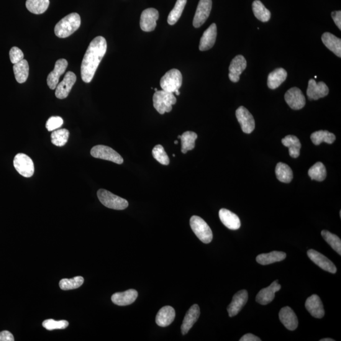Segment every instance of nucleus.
Here are the masks:
<instances>
[{"instance_id": "1", "label": "nucleus", "mask_w": 341, "mask_h": 341, "mask_svg": "<svg viewBox=\"0 0 341 341\" xmlns=\"http://www.w3.org/2000/svg\"><path fill=\"white\" fill-rule=\"evenodd\" d=\"M107 51V42L102 36L95 37L90 43L81 65L82 79L90 83Z\"/></svg>"}, {"instance_id": "2", "label": "nucleus", "mask_w": 341, "mask_h": 341, "mask_svg": "<svg viewBox=\"0 0 341 341\" xmlns=\"http://www.w3.org/2000/svg\"><path fill=\"white\" fill-rule=\"evenodd\" d=\"M81 24L80 15L77 13H71L67 16L63 18L55 25V33L56 36L60 38H66L79 29Z\"/></svg>"}, {"instance_id": "3", "label": "nucleus", "mask_w": 341, "mask_h": 341, "mask_svg": "<svg viewBox=\"0 0 341 341\" xmlns=\"http://www.w3.org/2000/svg\"><path fill=\"white\" fill-rule=\"evenodd\" d=\"M176 102V97L173 93L161 90L155 92L153 96V104L159 113L164 115L170 112L173 109V105Z\"/></svg>"}, {"instance_id": "4", "label": "nucleus", "mask_w": 341, "mask_h": 341, "mask_svg": "<svg viewBox=\"0 0 341 341\" xmlns=\"http://www.w3.org/2000/svg\"><path fill=\"white\" fill-rule=\"evenodd\" d=\"M190 224L195 235L202 243L208 244L212 242L213 234L211 228L202 218L194 215L190 220Z\"/></svg>"}, {"instance_id": "5", "label": "nucleus", "mask_w": 341, "mask_h": 341, "mask_svg": "<svg viewBox=\"0 0 341 341\" xmlns=\"http://www.w3.org/2000/svg\"><path fill=\"white\" fill-rule=\"evenodd\" d=\"M97 197L101 204L109 209L115 210H124L128 206L127 200L116 196L111 192L104 189H100L97 191Z\"/></svg>"}, {"instance_id": "6", "label": "nucleus", "mask_w": 341, "mask_h": 341, "mask_svg": "<svg viewBox=\"0 0 341 341\" xmlns=\"http://www.w3.org/2000/svg\"><path fill=\"white\" fill-rule=\"evenodd\" d=\"M183 83V77L180 71L172 69L161 79L160 85L163 91L174 93L179 91Z\"/></svg>"}, {"instance_id": "7", "label": "nucleus", "mask_w": 341, "mask_h": 341, "mask_svg": "<svg viewBox=\"0 0 341 341\" xmlns=\"http://www.w3.org/2000/svg\"><path fill=\"white\" fill-rule=\"evenodd\" d=\"M91 155L95 158L111 161L118 165H122L124 163V159L117 151L106 145L94 146L93 148H92Z\"/></svg>"}, {"instance_id": "8", "label": "nucleus", "mask_w": 341, "mask_h": 341, "mask_svg": "<svg viewBox=\"0 0 341 341\" xmlns=\"http://www.w3.org/2000/svg\"><path fill=\"white\" fill-rule=\"evenodd\" d=\"M14 166L20 174L30 178L34 173V165L31 158L24 154H18L14 158Z\"/></svg>"}, {"instance_id": "9", "label": "nucleus", "mask_w": 341, "mask_h": 341, "mask_svg": "<svg viewBox=\"0 0 341 341\" xmlns=\"http://www.w3.org/2000/svg\"><path fill=\"white\" fill-rule=\"evenodd\" d=\"M159 19V12L157 10L150 8L143 10L141 14L140 26L141 29L145 32L153 31L157 25Z\"/></svg>"}, {"instance_id": "10", "label": "nucleus", "mask_w": 341, "mask_h": 341, "mask_svg": "<svg viewBox=\"0 0 341 341\" xmlns=\"http://www.w3.org/2000/svg\"><path fill=\"white\" fill-rule=\"evenodd\" d=\"M236 117L240 123L243 132L245 133H252L255 128V123L252 115L245 107L240 106L236 111Z\"/></svg>"}, {"instance_id": "11", "label": "nucleus", "mask_w": 341, "mask_h": 341, "mask_svg": "<svg viewBox=\"0 0 341 341\" xmlns=\"http://www.w3.org/2000/svg\"><path fill=\"white\" fill-rule=\"evenodd\" d=\"M212 0H200L194 18V27L199 28L206 22L211 14Z\"/></svg>"}, {"instance_id": "12", "label": "nucleus", "mask_w": 341, "mask_h": 341, "mask_svg": "<svg viewBox=\"0 0 341 341\" xmlns=\"http://www.w3.org/2000/svg\"><path fill=\"white\" fill-rule=\"evenodd\" d=\"M284 99L289 106L294 110L302 109L306 104V99L298 87H292L288 90L284 96Z\"/></svg>"}, {"instance_id": "13", "label": "nucleus", "mask_w": 341, "mask_h": 341, "mask_svg": "<svg viewBox=\"0 0 341 341\" xmlns=\"http://www.w3.org/2000/svg\"><path fill=\"white\" fill-rule=\"evenodd\" d=\"M77 77L72 71H68L64 77L63 80L56 86L55 95L57 98L63 99L68 97L74 84L76 83Z\"/></svg>"}, {"instance_id": "14", "label": "nucleus", "mask_w": 341, "mask_h": 341, "mask_svg": "<svg viewBox=\"0 0 341 341\" xmlns=\"http://www.w3.org/2000/svg\"><path fill=\"white\" fill-rule=\"evenodd\" d=\"M307 255L313 262L316 264L317 266H319L323 270L329 272V273L332 274L336 273V267L326 256L321 254V253L317 252V251L313 249L308 251Z\"/></svg>"}, {"instance_id": "15", "label": "nucleus", "mask_w": 341, "mask_h": 341, "mask_svg": "<svg viewBox=\"0 0 341 341\" xmlns=\"http://www.w3.org/2000/svg\"><path fill=\"white\" fill-rule=\"evenodd\" d=\"M329 89L326 84L323 82L317 83L314 79H310L309 82L307 94L310 100H318L327 96Z\"/></svg>"}, {"instance_id": "16", "label": "nucleus", "mask_w": 341, "mask_h": 341, "mask_svg": "<svg viewBox=\"0 0 341 341\" xmlns=\"http://www.w3.org/2000/svg\"><path fill=\"white\" fill-rule=\"evenodd\" d=\"M247 60L244 56L238 55L233 59L229 67V78L233 83H238L240 76L247 68Z\"/></svg>"}, {"instance_id": "17", "label": "nucleus", "mask_w": 341, "mask_h": 341, "mask_svg": "<svg viewBox=\"0 0 341 341\" xmlns=\"http://www.w3.org/2000/svg\"><path fill=\"white\" fill-rule=\"evenodd\" d=\"M68 61L65 59H60L56 61L54 70L49 74L47 84L51 90L56 89L60 77L63 75L68 66Z\"/></svg>"}, {"instance_id": "18", "label": "nucleus", "mask_w": 341, "mask_h": 341, "mask_svg": "<svg viewBox=\"0 0 341 341\" xmlns=\"http://www.w3.org/2000/svg\"><path fill=\"white\" fill-rule=\"evenodd\" d=\"M248 299V292L245 289L236 293L233 296L232 302L228 307L227 310L229 316L233 317L239 314L243 307L247 304Z\"/></svg>"}, {"instance_id": "19", "label": "nucleus", "mask_w": 341, "mask_h": 341, "mask_svg": "<svg viewBox=\"0 0 341 341\" xmlns=\"http://www.w3.org/2000/svg\"><path fill=\"white\" fill-rule=\"evenodd\" d=\"M281 286L278 283V280L273 282L268 288L261 289L256 296V301L258 304L266 305L270 304L275 298L276 292L280 290Z\"/></svg>"}, {"instance_id": "20", "label": "nucleus", "mask_w": 341, "mask_h": 341, "mask_svg": "<svg viewBox=\"0 0 341 341\" xmlns=\"http://www.w3.org/2000/svg\"><path fill=\"white\" fill-rule=\"evenodd\" d=\"M305 308L312 316L316 319H322L325 315L324 305L320 297L317 294H313L307 299Z\"/></svg>"}, {"instance_id": "21", "label": "nucleus", "mask_w": 341, "mask_h": 341, "mask_svg": "<svg viewBox=\"0 0 341 341\" xmlns=\"http://www.w3.org/2000/svg\"><path fill=\"white\" fill-rule=\"evenodd\" d=\"M279 319L287 329L294 330L298 326V318L290 307L283 308L279 312Z\"/></svg>"}, {"instance_id": "22", "label": "nucleus", "mask_w": 341, "mask_h": 341, "mask_svg": "<svg viewBox=\"0 0 341 341\" xmlns=\"http://www.w3.org/2000/svg\"><path fill=\"white\" fill-rule=\"evenodd\" d=\"M201 315V310L198 305L195 304L191 307L184 316L183 324L181 326V332L183 335H186L189 332L194 325L198 320Z\"/></svg>"}, {"instance_id": "23", "label": "nucleus", "mask_w": 341, "mask_h": 341, "mask_svg": "<svg viewBox=\"0 0 341 341\" xmlns=\"http://www.w3.org/2000/svg\"><path fill=\"white\" fill-rule=\"evenodd\" d=\"M217 37V25L212 24L203 35L200 42L199 50L202 51H207L213 47Z\"/></svg>"}, {"instance_id": "24", "label": "nucleus", "mask_w": 341, "mask_h": 341, "mask_svg": "<svg viewBox=\"0 0 341 341\" xmlns=\"http://www.w3.org/2000/svg\"><path fill=\"white\" fill-rule=\"evenodd\" d=\"M138 292L135 289H128L122 293H116L112 294L111 300L112 302L119 306H127L132 304L137 299Z\"/></svg>"}, {"instance_id": "25", "label": "nucleus", "mask_w": 341, "mask_h": 341, "mask_svg": "<svg viewBox=\"0 0 341 341\" xmlns=\"http://www.w3.org/2000/svg\"><path fill=\"white\" fill-rule=\"evenodd\" d=\"M220 220L228 229L237 230L241 226V221L237 214L229 210L221 209L219 212Z\"/></svg>"}, {"instance_id": "26", "label": "nucleus", "mask_w": 341, "mask_h": 341, "mask_svg": "<svg viewBox=\"0 0 341 341\" xmlns=\"http://www.w3.org/2000/svg\"><path fill=\"white\" fill-rule=\"evenodd\" d=\"M175 311L173 307L166 306L158 312L156 317V322L159 326L166 327L172 324L175 319Z\"/></svg>"}, {"instance_id": "27", "label": "nucleus", "mask_w": 341, "mask_h": 341, "mask_svg": "<svg viewBox=\"0 0 341 341\" xmlns=\"http://www.w3.org/2000/svg\"><path fill=\"white\" fill-rule=\"evenodd\" d=\"M324 45L338 57H341V40L330 32H325L322 36Z\"/></svg>"}, {"instance_id": "28", "label": "nucleus", "mask_w": 341, "mask_h": 341, "mask_svg": "<svg viewBox=\"0 0 341 341\" xmlns=\"http://www.w3.org/2000/svg\"><path fill=\"white\" fill-rule=\"evenodd\" d=\"M288 73L283 68L276 69L269 74L268 78V86L269 89L278 88L286 80Z\"/></svg>"}, {"instance_id": "29", "label": "nucleus", "mask_w": 341, "mask_h": 341, "mask_svg": "<svg viewBox=\"0 0 341 341\" xmlns=\"http://www.w3.org/2000/svg\"><path fill=\"white\" fill-rule=\"evenodd\" d=\"M282 143L289 148V153L291 158H298L300 155L301 144L298 137L294 135H287L282 139Z\"/></svg>"}, {"instance_id": "30", "label": "nucleus", "mask_w": 341, "mask_h": 341, "mask_svg": "<svg viewBox=\"0 0 341 341\" xmlns=\"http://www.w3.org/2000/svg\"><path fill=\"white\" fill-rule=\"evenodd\" d=\"M286 257V254L283 252L274 251L268 253H263L256 256V260L261 265L266 266L269 264L283 261Z\"/></svg>"}, {"instance_id": "31", "label": "nucleus", "mask_w": 341, "mask_h": 341, "mask_svg": "<svg viewBox=\"0 0 341 341\" xmlns=\"http://www.w3.org/2000/svg\"><path fill=\"white\" fill-rule=\"evenodd\" d=\"M13 68L17 83L19 84L25 83L29 77V66L27 61L24 59L20 62L14 64Z\"/></svg>"}, {"instance_id": "32", "label": "nucleus", "mask_w": 341, "mask_h": 341, "mask_svg": "<svg viewBox=\"0 0 341 341\" xmlns=\"http://www.w3.org/2000/svg\"><path fill=\"white\" fill-rule=\"evenodd\" d=\"M276 174L279 181L289 183L293 178V171L286 164L279 163L276 167Z\"/></svg>"}, {"instance_id": "33", "label": "nucleus", "mask_w": 341, "mask_h": 341, "mask_svg": "<svg viewBox=\"0 0 341 341\" xmlns=\"http://www.w3.org/2000/svg\"><path fill=\"white\" fill-rule=\"evenodd\" d=\"M310 138L315 145H319L322 142L332 144L335 142V136L327 130H319L313 133Z\"/></svg>"}, {"instance_id": "34", "label": "nucleus", "mask_w": 341, "mask_h": 341, "mask_svg": "<svg viewBox=\"0 0 341 341\" xmlns=\"http://www.w3.org/2000/svg\"><path fill=\"white\" fill-rule=\"evenodd\" d=\"M197 137V133L191 131H187L181 135L182 153L186 154L188 150L194 149Z\"/></svg>"}, {"instance_id": "35", "label": "nucleus", "mask_w": 341, "mask_h": 341, "mask_svg": "<svg viewBox=\"0 0 341 341\" xmlns=\"http://www.w3.org/2000/svg\"><path fill=\"white\" fill-rule=\"evenodd\" d=\"M252 10L256 19L261 22H267L271 17V12L259 0H255L252 4Z\"/></svg>"}, {"instance_id": "36", "label": "nucleus", "mask_w": 341, "mask_h": 341, "mask_svg": "<svg viewBox=\"0 0 341 341\" xmlns=\"http://www.w3.org/2000/svg\"><path fill=\"white\" fill-rule=\"evenodd\" d=\"M50 0H27L26 7L34 14H42L48 9Z\"/></svg>"}, {"instance_id": "37", "label": "nucleus", "mask_w": 341, "mask_h": 341, "mask_svg": "<svg viewBox=\"0 0 341 341\" xmlns=\"http://www.w3.org/2000/svg\"><path fill=\"white\" fill-rule=\"evenodd\" d=\"M308 174L312 180L322 181L327 176L326 168L324 164L318 162L309 169Z\"/></svg>"}, {"instance_id": "38", "label": "nucleus", "mask_w": 341, "mask_h": 341, "mask_svg": "<svg viewBox=\"0 0 341 341\" xmlns=\"http://www.w3.org/2000/svg\"><path fill=\"white\" fill-rule=\"evenodd\" d=\"M187 0H177L173 9L171 10L168 17V23L171 25L176 24L181 17Z\"/></svg>"}, {"instance_id": "39", "label": "nucleus", "mask_w": 341, "mask_h": 341, "mask_svg": "<svg viewBox=\"0 0 341 341\" xmlns=\"http://www.w3.org/2000/svg\"><path fill=\"white\" fill-rule=\"evenodd\" d=\"M68 130L66 129H57L51 133V142L53 144L62 147L67 143L69 138Z\"/></svg>"}, {"instance_id": "40", "label": "nucleus", "mask_w": 341, "mask_h": 341, "mask_svg": "<svg viewBox=\"0 0 341 341\" xmlns=\"http://www.w3.org/2000/svg\"><path fill=\"white\" fill-rule=\"evenodd\" d=\"M321 235L323 238L325 240L328 244L332 247L333 250L341 255V240L337 235L333 234L329 231L323 230Z\"/></svg>"}, {"instance_id": "41", "label": "nucleus", "mask_w": 341, "mask_h": 341, "mask_svg": "<svg viewBox=\"0 0 341 341\" xmlns=\"http://www.w3.org/2000/svg\"><path fill=\"white\" fill-rule=\"evenodd\" d=\"M84 279L81 276H77L71 279H63L60 281V288L62 290H71L80 288L83 285Z\"/></svg>"}, {"instance_id": "42", "label": "nucleus", "mask_w": 341, "mask_h": 341, "mask_svg": "<svg viewBox=\"0 0 341 341\" xmlns=\"http://www.w3.org/2000/svg\"><path fill=\"white\" fill-rule=\"evenodd\" d=\"M152 153L154 158L161 165L167 166L170 164V158L162 145H156Z\"/></svg>"}, {"instance_id": "43", "label": "nucleus", "mask_w": 341, "mask_h": 341, "mask_svg": "<svg viewBox=\"0 0 341 341\" xmlns=\"http://www.w3.org/2000/svg\"><path fill=\"white\" fill-rule=\"evenodd\" d=\"M69 325V323L66 320H60L56 321L53 319L46 320L43 322V326L48 330L55 329H65Z\"/></svg>"}, {"instance_id": "44", "label": "nucleus", "mask_w": 341, "mask_h": 341, "mask_svg": "<svg viewBox=\"0 0 341 341\" xmlns=\"http://www.w3.org/2000/svg\"><path fill=\"white\" fill-rule=\"evenodd\" d=\"M63 124V120L60 117H50L46 122V127L49 132L58 129Z\"/></svg>"}, {"instance_id": "45", "label": "nucleus", "mask_w": 341, "mask_h": 341, "mask_svg": "<svg viewBox=\"0 0 341 341\" xmlns=\"http://www.w3.org/2000/svg\"><path fill=\"white\" fill-rule=\"evenodd\" d=\"M10 59L13 64L20 62V61L24 60V53L19 48L13 47L10 51Z\"/></svg>"}, {"instance_id": "46", "label": "nucleus", "mask_w": 341, "mask_h": 341, "mask_svg": "<svg viewBox=\"0 0 341 341\" xmlns=\"http://www.w3.org/2000/svg\"><path fill=\"white\" fill-rule=\"evenodd\" d=\"M14 335L8 330L0 332V341H14Z\"/></svg>"}, {"instance_id": "47", "label": "nucleus", "mask_w": 341, "mask_h": 341, "mask_svg": "<svg viewBox=\"0 0 341 341\" xmlns=\"http://www.w3.org/2000/svg\"><path fill=\"white\" fill-rule=\"evenodd\" d=\"M332 18L334 20L335 25H337L339 29L341 30V12L335 11L332 13Z\"/></svg>"}, {"instance_id": "48", "label": "nucleus", "mask_w": 341, "mask_h": 341, "mask_svg": "<svg viewBox=\"0 0 341 341\" xmlns=\"http://www.w3.org/2000/svg\"><path fill=\"white\" fill-rule=\"evenodd\" d=\"M260 338L252 334H247L241 338L240 341H260Z\"/></svg>"}, {"instance_id": "49", "label": "nucleus", "mask_w": 341, "mask_h": 341, "mask_svg": "<svg viewBox=\"0 0 341 341\" xmlns=\"http://www.w3.org/2000/svg\"><path fill=\"white\" fill-rule=\"evenodd\" d=\"M334 339H330V338H325V339H320V341H334Z\"/></svg>"}, {"instance_id": "50", "label": "nucleus", "mask_w": 341, "mask_h": 341, "mask_svg": "<svg viewBox=\"0 0 341 341\" xmlns=\"http://www.w3.org/2000/svg\"><path fill=\"white\" fill-rule=\"evenodd\" d=\"M175 93H176V96H179V91H176L175 92Z\"/></svg>"}, {"instance_id": "51", "label": "nucleus", "mask_w": 341, "mask_h": 341, "mask_svg": "<svg viewBox=\"0 0 341 341\" xmlns=\"http://www.w3.org/2000/svg\"><path fill=\"white\" fill-rule=\"evenodd\" d=\"M174 143H175V144H178V140H175V141H174Z\"/></svg>"}, {"instance_id": "52", "label": "nucleus", "mask_w": 341, "mask_h": 341, "mask_svg": "<svg viewBox=\"0 0 341 341\" xmlns=\"http://www.w3.org/2000/svg\"><path fill=\"white\" fill-rule=\"evenodd\" d=\"M155 92H157L158 91V89H156V88L155 89Z\"/></svg>"}, {"instance_id": "53", "label": "nucleus", "mask_w": 341, "mask_h": 341, "mask_svg": "<svg viewBox=\"0 0 341 341\" xmlns=\"http://www.w3.org/2000/svg\"><path fill=\"white\" fill-rule=\"evenodd\" d=\"M181 138V135L178 136V138Z\"/></svg>"}]
</instances>
